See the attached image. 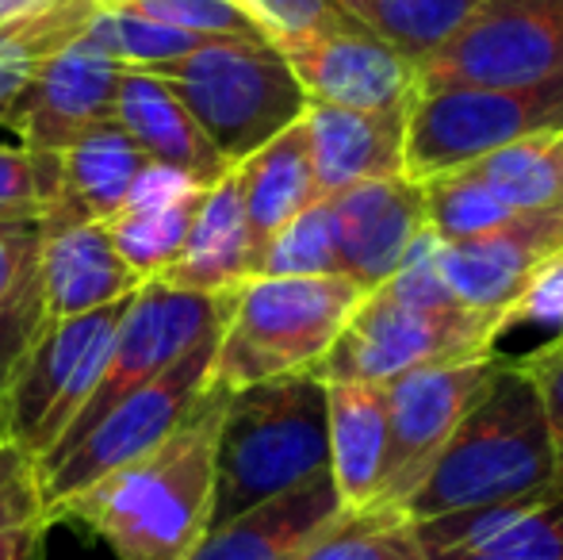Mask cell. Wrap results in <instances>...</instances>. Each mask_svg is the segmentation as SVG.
I'll return each instance as SVG.
<instances>
[{"mask_svg":"<svg viewBox=\"0 0 563 560\" xmlns=\"http://www.w3.org/2000/svg\"><path fill=\"white\" fill-rule=\"evenodd\" d=\"M330 480L341 507H376L387 476V396L384 384H327Z\"/></svg>","mask_w":563,"mask_h":560,"instance_id":"obj_23","label":"cell"},{"mask_svg":"<svg viewBox=\"0 0 563 560\" xmlns=\"http://www.w3.org/2000/svg\"><path fill=\"white\" fill-rule=\"evenodd\" d=\"M46 530L35 472L23 469L0 484V560H43Z\"/></svg>","mask_w":563,"mask_h":560,"instance_id":"obj_37","label":"cell"},{"mask_svg":"<svg viewBox=\"0 0 563 560\" xmlns=\"http://www.w3.org/2000/svg\"><path fill=\"white\" fill-rule=\"evenodd\" d=\"M552 342H556V345H563V330H560V334H556V338H552Z\"/></svg>","mask_w":563,"mask_h":560,"instance_id":"obj_44","label":"cell"},{"mask_svg":"<svg viewBox=\"0 0 563 560\" xmlns=\"http://www.w3.org/2000/svg\"><path fill=\"white\" fill-rule=\"evenodd\" d=\"M341 510L334 480L322 472L208 530L185 560H299Z\"/></svg>","mask_w":563,"mask_h":560,"instance_id":"obj_17","label":"cell"},{"mask_svg":"<svg viewBox=\"0 0 563 560\" xmlns=\"http://www.w3.org/2000/svg\"><path fill=\"white\" fill-rule=\"evenodd\" d=\"M521 365L533 373L537 392H541L544 422H549L552 441V464H556V487H563V345L549 342L541 353H533Z\"/></svg>","mask_w":563,"mask_h":560,"instance_id":"obj_39","label":"cell"},{"mask_svg":"<svg viewBox=\"0 0 563 560\" xmlns=\"http://www.w3.org/2000/svg\"><path fill=\"white\" fill-rule=\"evenodd\" d=\"M142 165H146V154L115 123L54 154L51 200L38 219L43 231H62L74 223H112L123 211Z\"/></svg>","mask_w":563,"mask_h":560,"instance_id":"obj_19","label":"cell"},{"mask_svg":"<svg viewBox=\"0 0 563 560\" xmlns=\"http://www.w3.org/2000/svg\"><path fill=\"white\" fill-rule=\"evenodd\" d=\"M126 304L131 296L77 319L51 322L38 334L20 373L0 396V446L15 449L31 464L58 446L104 376Z\"/></svg>","mask_w":563,"mask_h":560,"instance_id":"obj_8","label":"cell"},{"mask_svg":"<svg viewBox=\"0 0 563 560\" xmlns=\"http://www.w3.org/2000/svg\"><path fill=\"white\" fill-rule=\"evenodd\" d=\"M85 39L97 43L104 54H112L123 69L162 66V62L185 58L196 46L211 43V39H196L185 35V31L162 28L154 20H142V15L123 12V8H97V15L85 28Z\"/></svg>","mask_w":563,"mask_h":560,"instance_id":"obj_33","label":"cell"},{"mask_svg":"<svg viewBox=\"0 0 563 560\" xmlns=\"http://www.w3.org/2000/svg\"><path fill=\"white\" fill-rule=\"evenodd\" d=\"M552 142H556V135L514 142V146L495 150V154L479 157L464 169L475 180H483L514 216L563 208V177Z\"/></svg>","mask_w":563,"mask_h":560,"instance_id":"obj_29","label":"cell"},{"mask_svg":"<svg viewBox=\"0 0 563 560\" xmlns=\"http://www.w3.org/2000/svg\"><path fill=\"white\" fill-rule=\"evenodd\" d=\"M327 200L334 211L338 273L364 296L391 281L415 242L430 231L422 185L407 177L368 180Z\"/></svg>","mask_w":563,"mask_h":560,"instance_id":"obj_16","label":"cell"},{"mask_svg":"<svg viewBox=\"0 0 563 560\" xmlns=\"http://www.w3.org/2000/svg\"><path fill=\"white\" fill-rule=\"evenodd\" d=\"M563 131V77L529 89L445 85L418 89L407 112L402 177L430 180L464 169L503 146Z\"/></svg>","mask_w":563,"mask_h":560,"instance_id":"obj_7","label":"cell"},{"mask_svg":"<svg viewBox=\"0 0 563 560\" xmlns=\"http://www.w3.org/2000/svg\"><path fill=\"white\" fill-rule=\"evenodd\" d=\"M422 200L426 223L438 234V242L483 239V234L498 231V227H506L514 219V211L467 169H452L422 180Z\"/></svg>","mask_w":563,"mask_h":560,"instance_id":"obj_32","label":"cell"},{"mask_svg":"<svg viewBox=\"0 0 563 560\" xmlns=\"http://www.w3.org/2000/svg\"><path fill=\"white\" fill-rule=\"evenodd\" d=\"M407 112H353L334 105H307L303 123L311 139V169L319 200L368 180L402 177Z\"/></svg>","mask_w":563,"mask_h":560,"instance_id":"obj_18","label":"cell"},{"mask_svg":"<svg viewBox=\"0 0 563 560\" xmlns=\"http://www.w3.org/2000/svg\"><path fill=\"white\" fill-rule=\"evenodd\" d=\"M100 8H123L162 28L185 31L196 39H242V43H268L265 28L245 12L238 0H108Z\"/></svg>","mask_w":563,"mask_h":560,"instance_id":"obj_35","label":"cell"},{"mask_svg":"<svg viewBox=\"0 0 563 560\" xmlns=\"http://www.w3.org/2000/svg\"><path fill=\"white\" fill-rule=\"evenodd\" d=\"M97 4H108V0H97Z\"/></svg>","mask_w":563,"mask_h":560,"instance_id":"obj_46","label":"cell"},{"mask_svg":"<svg viewBox=\"0 0 563 560\" xmlns=\"http://www.w3.org/2000/svg\"><path fill=\"white\" fill-rule=\"evenodd\" d=\"M415 534L422 549H467L490 560H563V487L430 518Z\"/></svg>","mask_w":563,"mask_h":560,"instance_id":"obj_20","label":"cell"},{"mask_svg":"<svg viewBox=\"0 0 563 560\" xmlns=\"http://www.w3.org/2000/svg\"><path fill=\"white\" fill-rule=\"evenodd\" d=\"M219 338H223V330L203 338L177 365H169L154 381L134 388L126 399H119L112 411L92 426L81 441H74L66 453L51 457L43 464H31L38 499H43V515H51L69 495L104 480L108 472L123 469V464L139 461L142 453L157 449L185 422V415L196 407V399L211 388V365H216Z\"/></svg>","mask_w":563,"mask_h":560,"instance_id":"obj_9","label":"cell"},{"mask_svg":"<svg viewBox=\"0 0 563 560\" xmlns=\"http://www.w3.org/2000/svg\"><path fill=\"white\" fill-rule=\"evenodd\" d=\"M119 81L123 66L81 35L46 62L8 128L20 131L23 150L31 154H62L115 123Z\"/></svg>","mask_w":563,"mask_h":560,"instance_id":"obj_14","label":"cell"},{"mask_svg":"<svg viewBox=\"0 0 563 560\" xmlns=\"http://www.w3.org/2000/svg\"><path fill=\"white\" fill-rule=\"evenodd\" d=\"M556 270H563V257H560V262H556Z\"/></svg>","mask_w":563,"mask_h":560,"instance_id":"obj_45","label":"cell"},{"mask_svg":"<svg viewBox=\"0 0 563 560\" xmlns=\"http://www.w3.org/2000/svg\"><path fill=\"white\" fill-rule=\"evenodd\" d=\"M253 277L250 257V227H245V204H242V173L238 165L223 180L203 193L200 211L192 219V231L180 250V257L154 281H165L185 292H238Z\"/></svg>","mask_w":563,"mask_h":560,"instance_id":"obj_24","label":"cell"},{"mask_svg":"<svg viewBox=\"0 0 563 560\" xmlns=\"http://www.w3.org/2000/svg\"><path fill=\"white\" fill-rule=\"evenodd\" d=\"M364 31L384 39L415 66L445 46L479 0H338Z\"/></svg>","mask_w":563,"mask_h":560,"instance_id":"obj_28","label":"cell"},{"mask_svg":"<svg viewBox=\"0 0 563 560\" xmlns=\"http://www.w3.org/2000/svg\"><path fill=\"white\" fill-rule=\"evenodd\" d=\"M299 560H426L415 523L399 507L341 510Z\"/></svg>","mask_w":563,"mask_h":560,"instance_id":"obj_30","label":"cell"},{"mask_svg":"<svg viewBox=\"0 0 563 560\" xmlns=\"http://www.w3.org/2000/svg\"><path fill=\"white\" fill-rule=\"evenodd\" d=\"M361 296L345 277H250L234 292L211 384L234 392L276 376L314 373Z\"/></svg>","mask_w":563,"mask_h":560,"instance_id":"obj_5","label":"cell"},{"mask_svg":"<svg viewBox=\"0 0 563 560\" xmlns=\"http://www.w3.org/2000/svg\"><path fill=\"white\" fill-rule=\"evenodd\" d=\"M230 307H234V292H185L173 288L165 281H146L126 304L123 319L115 327L112 353H108L104 376H100L97 392L89 396V404L81 407L69 430L58 438V446L43 457L66 453L74 441H81L108 411L126 399L134 388H142L146 381H154L157 373H165L169 365H177L192 345H200L203 338L219 334L230 319ZM35 461V464H43Z\"/></svg>","mask_w":563,"mask_h":560,"instance_id":"obj_10","label":"cell"},{"mask_svg":"<svg viewBox=\"0 0 563 560\" xmlns=\"http://www.w3.org/2000/svg\"><path fill=\"white\" fill-rule=\"evenodd\" d=\"M296 81L303 85L307 105H334L353 112H399L410 108L418 92V66L364 31L349 23L341 31L319 35L280 51Z\"/></svg>","mask_w":563,"mask_h":560,"instance_id":"obj_15","label":"cell"},{"mask_svg":"<svg viewBox=\"0 0 563 560\" xmlns=\"http://www.w3.org/2000/svg\"><path fill=\"white\" fill-rule=\"evenodd\" d=\"M426 560H490V557L467 553V549H426Z\"/></svg>","mask_w":563,"mask_h":560,"instance_id":"obj_42","label":"cell"},{"mask_svg":"<svg viewBox=\"0 0 563 560\" xmlns=\"http://www.w3.org/2000/svg\"><path fill=\"white\" fill-rule=\"evenodd\" d=\"M563 77V0H479L418 66V89H529Z\"/></svg>","mask_w":563,"mask_h":560,"instance_id":"obj_11","label":"cell"},{"mask_svg":"<svg viewBox=\"0 0 563 560\" xmlns=\"http://www.w3.org/2000/svg\"><path fill=\"white\" fill-rule=\"evenodd\" d=\"M238 4L265 28L276 51H291L299 43L356 23L338 0H238Z\"/></svg>","mask_w":563,"mask_h":560,"instance_id":"obj_36","label":"cell"},{"mask_svg":"<svg viewBox=\"0 0 563 560\" xmlns=\"http://www.w3.org/2000/svg\"><path fill=\"white\" fill-rule=\"evenodd\" d=\"M242 204H245V227H250V257H253V277L273 246V239L303 216L314 200V169H311V139H307V123L296 120L288 131H280L273 142L250 154L242 165Z\"/></svg>","mask_w":563,"mask_h":560,"instance_id":"obj_25","label":"cell"},{"mask_svg":"<svg viewBox=\"0 0 563 560\" xmlns=\"http://www.w3.org/2000/svg\"><path fill=\"white\" fill-rule=\"evenodd\" d=\"M330 472L327 384L314 373L227 392L208 530Z\"/></svg>","mask_w":563,"mask_h":560,"instance_id":"obj_3","label":"cell"},{"mask_svg":"<svg viewBox=\"0 0 563 560\" xmlns=\"http://www.w3.org/2000/svg\"><path fill=\"white\" fill-rule=\"evenodd\" d=\"M97 8V0H51L0 23V123L12 120L46 62L85 35Z\"/></svg>","mask_w":563,"mask_h":560,"instance_id":"obj_27","label":"cell"},{"mask_svg":"<svg viewBox=\"0 0 563 560\" xmlns=\"http://www.w3.org/2000/svg\"><path fill=\"white\" fill-rule=\"evenodd\" d=\"M115 254L108 223H74L62 231H43V299L46 327L126 299L142 288Z\"/></svg>","mask_w":563,"mask_h":560,"instance_id":"obj_21","label":"cell"},{"mask_svg":"<svg viewBox=\"0 0 563 560\" xmlns=\"http://www.w3.org/2000/svg\"><path fill=\"white\" fill-rule=\"evenodd\" d=\"M54 185V154L0 146V223L43 219Z\"/></svg>","mask_w":563,"mask_h":560,"instance_id":"obj_38","label":"cell"},{"mask_svg":"<svg viewBox=\"0 0 563 560\" xmlns=\"http://www.w3.org/2000/svg\"><path fill=\"white\" fill-rule=\"evenodd\" d=\"M115 128L139 142L146 162L173 165V169L196 177L203 188L223 180L230 165L219 157L200 123L188 116V108L169 92V85L157 81L146 69H123V81L115 92Z\"/></svg>","mask_w":563,"mask_h":560,"instance_id":"obj_22","label":"cell"},{"mask_svg":"<svg viewBox=\"0 0 563 560\" xmlns=\"http://www.w3.org/2000/svg\"><path fill=\"white\" fill-rule=\"evenodd\" d=\"M23 469H31L27 457H20V453H15V449L0 446V484H8V480H12V476H20Z\"/></svg>","mask_w":563,"mask_h":560,"instance_id":"obj_41","label":"cell"},{"mask_svg":"<svg viewBox=\"0 0 563 560\" xmlns=\"http://www.w3.org/2000/svg\"><path fill=\"white\" fill-rule=\"evenodd\" d=\"M503 327L506 319L498 315L467 311V307L433 311V307L402 304L387 288H376L361 296L314 376L322 384H387L415 369L479 361L490 358V342Z\"/></svg>","mask_w":563,"mask_h":560,"instance_id":"obj_6","label":"cell"},{"mask_svg":"<svg viewBox=\"0 0 563 560\" xmlns=\"http://www.w3.org/2000/svg\"><path fill=\"white\" fill-rule=\"evenodd\" d=\"M188 108L219 157L234 169L307 112V92L273 43L211 39L185 58L150 66Z\"/></svg>","mask_w":563,"mask_h":560,"instance_id":"obj_4","label":"cell"},{"mask_svg":"<svg viewBox=\"0 0 563 560\" xmlns=\"http://www.w3.org/2000/svg\"><path fill=\"white\" fill-rule=\"evenodd\" d=\"M43 330V223H0V396Z\"/></svg>","mask_w":563,"mask_h":560,"instance_id":"obj_26","label":"cell"},{"mask_svg":"<svg viewBox=\"0 0 563 560\" xmlns=\"http://www.w3.org/2000/svg\"><path fill=\"white\" fill-rule=\"evenodd\" d=\"M223 404L227 388L211 384L162 446L69 495L46 523L85 526L115 560H185L208 534Z\"/></svg>","mask_w":563,"mask_h":560,"instance_id":"obj_1","label":"cell"},{"mask_svg":"<svg viewBox=\"0 0 563 560\" xmlns=\"http://www.w3.org/2000/svg\"><path fill=\"white\" fill-rule=\"evenodd\" d=\"M563 257V208L514 216L506 227L472 242H438V273L467 311H514Z\"/></svg>","mask_w":563,"mask_h":560,"instance_id":"obj_13","label":"cell"},{"mask_svg":"<svg viewBox=\"0 0 563 560\" xmlns=\"http://www.w3.org/2000/svg\"><path fill=\"white\" fill-rule=\"evenodd\" d=\"M200 196L185 204H173L165 211H119L108 223V239H112L115 254L139 281H154L169 270L180 257L192 231V219L200 211Z\"/></svg>","mask_w":563,"mask_h":560,"instance_id":"obj_31","label":"cell"},{"mask_svg":"<svg viewBox=\"0 0 563 560\" xmlns=\"http://www.w3.org/2000/svg\"><path fill=\"white\" fill-rule=\"evenodd\" d=\"M498 358L460 361V365L415 369L384 384L387 396V476L379 503L402 507L430 464L445 449L472 404L483 396Z\"/></svg>","mask_w":563,"mask_h":560,"instance_id":"obj_12","label":"cell"},{"mask_svg":"<svg viewBox=\"0 0 563 560\" xmlns=\"http://www.w3.org/2000/svg\"><path fill=\"white\" fill-rule=\"evenodd\" d=\"M552 150H556V165H560V177H563V131L556 135V142H552Z\"/></svg>","mask_w":563,"mask_h":560,"instance_id":"obj_43","label":"cell"},{"mask_svg":"<svg viewBox=\"0 0 563 560\" xmlns=\"http://www.w3.org/2000/svg\"><path fill=\"white\" fill-rule=\"evenodd\" d=\"M200 193H208V188L196 177L173 169V165L146 162L139 169V177H134L131 193H126L123 211H165V208H173V204H185Z\"/></svg>","mask_w":563,"mask_h":560,"instance_id":"obj_40","label":"cell"},{"mask_svg":"<svg viewBox=\"0 0 563 560\" xmlns=\"http://www.w3.org/2000/svg\"><path fill=\"white\" fill-rule=\"evenodd\" d=\"M257 277H341L330 200H314L276 234L261 257Z\"/></svg>","mask_w":563,"mask_h":560,"instance_id":"obj_34","label":"cell"},{"mask_svg":"<svg viewBox=\"0 0 563 560\" xmlns=\"http://www.w3.org/2000/svg\"><path fill=\"white\" fill-rule=\"evenodd\" d=\"M549 487H556V464L541 392L521 361H498L483 396L399 510L418 526Z\"/></svg>","mask_w":563,"mask_h":560,"instance_id":"obj_2","label":"cell"}]
</instances>
